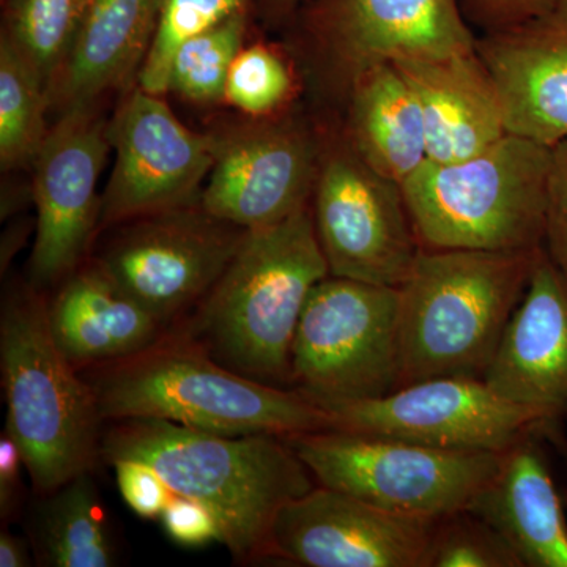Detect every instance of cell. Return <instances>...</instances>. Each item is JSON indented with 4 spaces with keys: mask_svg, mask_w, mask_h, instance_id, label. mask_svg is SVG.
<instances>
[{
    "mask_svg": "<svg viewBox=\"0 0 567 567\" xmlns=\"http://www.w3.org/2000/svg\"><path fill=\"white\" fill-rule=\"evenodd\" d=\"M92 473H82L58 491L41 495L32 518L33 546L41 565H115L106 513Z\"/></svg>",
    "mask_w": 567,
    "mask_h": 567,
    "instance_id": "obj_24",
    "label": "cell"
},
{
    "mask_svg": "<svg viewBox=\"0 0 567 567\" xmlns=\"http://www.w3.org/2000/svg\"><path fill=\"white\" fill-rule=\"evenodd\" d=\"M286 440L319 486L393 513L436 520L466 511L502 457L339 429Z\"/></svg>",
    "mask_w": 567,
    "mask_h": 567,
    "instance_id": "obj_9",
    "label": "cell"
},
{
    "mask_svg": "<svg viewBox=\"0 0 567 567\" xmlns=\"http://www.w3.org/2000/svg\"><path fill=\"white\" fill-rule=\"evenodd\" d=\"M112 466L126 505L142 518H162L175 495L163 477L151 466L137 461H118Z\"/></svg>",
    "mask_w": 567,
    "mask_h": 567,
    "instance_id": "obj_32",
    "label": "cell"
},
{
    "mask_svg": "<svg viewBox=\"0 0 567 567\" xmlns=\"http://www.w3.org/2000/svg\"><path fill=\"white\" fill-rule=\"evenodd\" d=\"M123 224L95 264L164 324L207 297L246 233L200 204Z\"/></svg>",
    "mask_w": 567,
    "mask_h": 567,
    "instance_id": "obj_13",
    "label": "cell"
},
{
    "mask_svg": "<svg viewBox=\"0 0 567 567\" xmlns=\"http://www.w3.org/2000/svg\"><path fill=\"white\" fill-rule=\"evenodd\" d=\"M32 565L28 544L21 537L2 532L0 535V566L28 567Z\"/></svg>",
    "mask_w": 567,
    "mask_h": 567,
    "instance_id": "obj_36",
    "label": "cell"
},
{
    "mask_svg": "<svg viewBox=\"0 0 567 567\" xmlns=\"http://www.w3.org/2000/svg\"><path fill=\"white\" fill-rule=\"evenodd\" d=\"M297 66L270 44L241 48L227 74L224 102L251 118L275 117L292 110L298 93Z\"/></svg>",
    "mask_w": 567,
    "mask_h": 567,
    "instance_id": "obj_27",
    "label": "cell"
},
{
    "mask_svg": "<svg viewBox=\"0 0 567 567\" xmlns=\"http://www.w3.org/2000/svg\"><path fill=\"white\" fill-rule=\"evenodd\" d=\"M0 365L7 425L37 494L47 495L102 461L99 404L61 352L48 306L32 292L7 298L0 316Z\"/></svg>",
    "mask_w": 567,
    "mask_h": 567,
    "instance_id": "obj_5",
    "label": "cell"
},
{
    "mask_svg": "<svg viewBox=\"0 0 567 567\" xmlns=\"http://www.w3.org/2000/svg\"><path fill=\"white\" fill-rule=\"evenodd\" d=\"M439 520L319 486L279 511L268 558L308 567H427Z\"/></svg>",
    "mask_w": 567,
    "mask_h": 567,
    "instance_id": "obj_16",
    "label": "cell"
},
{
    "mask_svg": "<svg viewBox=\"0 0 567 567\" xmlns=\"http://www.w3.org/2000/svg\"><path fill=\"white\" fill-rule=\"evenodd\" d=\"M22 2H24V0H9L10 13L20 9Z\"/></svg>",
    "mask_w": 567,
    "mask_h": 567,
    "instance_id": "obj_38",
    "label": "cell"
},
{
    "mask_svg": "<svg viewBox=\"0 0 567 567\" xmlns=\"http://www.w3.org/2000/svg\"><path fill=\"white\" fill-rule=\"evenodd\" d=\"M265 3H267L268 13L275 20H287V18L293 17L301 0H265Z\"/></svg>",
    "mask_w": 567,
    "mask_h": 567,
    "instance_id": "obj_37",
    "label": "cell"
},
{
    "mask_svg": "<svg viewBox=\"0 0 567 567\" xmlns=\"http://www.w3.org/2000/svg\"><path fill=\"white\" fill-rule=\"evenodd\" d=\"M544 249L567 281V140L551 147Z\"/></svg>",
    "mask_w": 567,
    "mask_h": 567,
    "instance_id": "obj_31",
    "label": "cell"
},
{
    "mask_svg": "<svg viewBox=\"0 0 567 567\" xmlns=\"http://www.w3.org/2000/svg\"><path fill=\"white\" fill-rule=\"evenodd\" d=\"M393 63L420 102L429 162L470 158L507 134L498 93L476 47L443 58Z\"/></svg>",
    "mask_w": 567,
    "mask_h": 567,
    "instance_id": "obj_19",
    "label": "cell"
},
{
    "mask_svg": "<svg viewBox=\"0 0 567 567\" xmlns=\"http://www.w3.org/2000/svg\"><path fill=\"white\" fill-rule=\"evenodd\" d=\"M427 567H524L516 551L468 511L440 518Z\"/></svg>",
    "mask_w": 567,
    "mask_h": 567,
    "instance_id": "obj_30",
    "label": "cell"
},
{
    "mask_svg": "<svg viewBox=\"0 0 567 567\" xmlns=\"http://www.w3.org/2000/svg\"><path fill=\"white\" fill-rule=\"evenodd\" d=\"M245 32L241 13L186 40L171 62L167 92L203 106L224 102L227 74L244 48Z\"/></svg>",
    "mask_w": 567,
    "mask_h": 567,
    "instance_id": "obj_26",
    "label": "cell"
},
{
    "mask_svg": "<svg viewBox=\"0 0 567 567\" xmlns=\"http://www.w3.org/2000/svg\"><path fill=\"white\" fill-rule=\"evenodd\" d=\"M338 121L354 152L391 181L404 183L429 162L420 102L394 63L354 84Z\"/></svg>",
    "mask_w": 567,
    "mask_h": 567,
    "instance_id": "obj_23",
    "label": "cell"
},
{
    "mask_svg": "<svg viewBox=\"0 0 567 567\" xmlns=\"http://www.w3.org/2000/svg\"><path fill=\"white\" fill-rule=\"evenodd\" d=\"M305 81L338 118L358 81L401 59L475 50L461 0H306L295 11Z\"/></svg>",
    "mask_w": 567,
    "mask_h": 567,
    "instance_id": "obj_7",
    "label": "cell"
},
{
    "mask_svg": "<svg viewBox=\"0 0 567 567\" xmlns=\"http://www.w3.org/2000/svg\"><path fill=\"white\" fill-rule=\"evenodd\" d=\"M483 380L507 401L567 416V281L544 248Z\"/></svg>",
    "mask_w": 567,
    "mask_h": 567,
    "instance_id": "obj_18",
    "label": "cell"
},
{
    "mask_svg": "<svg viewBox=\"0 0 567 567\" xmlns=\"http://www.w3.org/2000/svg\"><path fill=\"white\" fill-rule=\"evenodd\" d=\"M48 316L55 344L78 371L148 349L166 327L96 264L66 278Z\"/></svg>",
    "mask_w": 567,
    "mask_h": 567,
    "instance_id": "obj_22",
    "label": "cell"
},
{
    "mask_svg": "<svg viewBox=\"0 0 567 567\" xmlns=\"http://www.w3.org/2000/svg\"><path fill=\"white\" fill-rule=\"evenodd\" d=\"M162 0H91L76 40L48 85L50 106L93 107L140 74L158 25Z\"/></svg>",
    "mask_w": 567,
    "mask_h": 567,
    "instance_id": "obj_21",
    "label": "cell"
},
{
    "mask_svg": "<svg viewBox=\"0 0 567 567\" xmlns=\"http://www.w3.org/2000/svg\"><path fill=\"white\" fill-rule=\"evenodd\" d=\"M249 0H162L151 51L137 74L140 87L167 93L171 62L186 40L221 22L246 13Z\"/></svg>",
    "mask_w": 567,
    "mask_h": 567,
    "instance_id": "obj_29",
    "label": "cell"
},
{
    "mask_svg": "<svg viewBox=\"0 0 567 567\" xmlns=\"http://www.w3.org/2000/svg\"><path fill=\"white\" fill-rule=\"evenodd\" d=\"M48 84L9 33L0 43V163H33L47 140Z\"/></svg>",
    "mask_w": 567,
    "mask_h": 567,
    "instance_id": "obj_25",
    "label": "cell"
},
{
    "mask_svg": "<svg viewBox=\"0 0 567 567\" xmlns=\"http://www.w3.org/2000/svg\"><path fill=\"white\" fill-rule=\"evenodd\" d=\"M85 371L104 423L155 417L219 435L282 439L333 429L330 413L300 391L238 374L189 339L163 338Z\"/></svg>",
    "mask_w": 567,
    "mask_h": 567,
    "instance_id": "obj_2",
    "label": "cell"
},
{
    "mask_svg": "<svg viewBox=\"0 0 567 567\" xmlns=\"http://www.w3.org/2000/svg\"><path fill=\"white\" fill-rule=\"evenodd\" d=\"M322 121L311 210L330 275L401 287L421 251L402 183L372 169L338 118Z\"/></svg>",
    "mask_w": 567,
    "mask_h": 567,
    "instance_id": "obj_10",
    "label": "cell"
},
{
    "mask_svg": "<svg viewBox=\"0 0 567 567\" xmlns=\"http://www.w3.org/2000/svg\"><path fill=\"white\" fill-rule=\"evenodd\" d=\"M107 125L93 107L63 112L33 159L37 237L33 287L43 289L76 271L102 216L96 193L111 151Z\"/></svg>",
    "mask_w": 567,
    "mask_h": 567,
    "instance_id": "obj_15",
    "label": "cell"
},
{
    "mask_svg": "<svg viewBox=\"0 0 567 567\" xmlns=\"http://www.w3.org/2000/svg\"><path fill=\"white\" fill-rule=\"evenodd\" d=\"M558 0H461L466 21L481 32L513 28L546 13Z\"/></svg>",
    "mask_w": 567,
    "mask_h": 567,
    "instance_id": "obj_34",
    "label": "cell"
},
{
    "mask_svg": "<svg viewBox=\"0 0 567 567\" xmlns=\"http://www.w3.org/2000/svg\"><path fill=\"white\" fill-rule=\"evenodd\" d=\"M110 424L102 435V461L142 462L174 494L200 503L238 561L268 558L279 511L317 484L282 436L219 435L155 417Z\"/></svg>",
    "mask_w": 567,
    "mask_h": 567,
    "instance_id": "obj_1",
    "label": "cell"
},
{
    "mask_svg": "<svg viewBox=\"0 0 567 567\" xmlns=\"http://www.w3.org/2000/svg\"><path fill=\"white\" fill-rule=\"evenodd\" d=\"M539 434L502 453L494 475L466 511L494 528L522 566L567 567L565 511L546 454L537 445Z\"/></svg>",
    "mask_w": 567,
    "mask_h": 567,
    "instance_id": "obj_20",
    "label": "cell"
},
{
    "mask_svg": "<svg viewBox=\"0 0 567 567\" xmlns=\"http://www.w3.org/2000/svg\"><path fill=\"white\" fill-rule=\"evenodd\" d=\"M115 152L102 197V227L192 207L215 155L212 134L178 121L162 95L134 89L107 125Z\"/></svg>",
    "mask_w": 567,
    "mask_h": 567,
    "instance_id": "obj_14",
    "label": "cell"
},
{
    "mask_svg": "<svg viewBox=\"0 0 567 567\" xmlns=\"http://www.w3.org/2000/svg\"><path fill=\"white\" fill-rule=\"evenodd\" d=\"M543 248H421L412 271L399 287V388L434 377L483 379Z\"/></svg>",
    "mask_w": 567,
    "mask_h": 567,
    "instance_id": "obj_4",
    "label": "cell"
},
{
    "mask_svg": "<svg viewBox=\"0 0 567 567\" xmlns=\"http://www.w3.org/2000/svg\"><path fill=\"white\" fill-rule=\"evenodd\" d=\"M551 156V147L507 133L470 158L423 164L402 183L421 248H543Z\"/></svg>",
    "mask_w": 567,
    "mask_h": 567,
    "instance_id": "obj_6",
    "label": "cell"
},
{
    "mask_svg": "<svg viewBox=\"0 0 567 567\" xmlns=\"http://www.w3.org/2000/svg\"><path fill=\"white\" fill-rule=\"evenodd\" d=\"M507 133L547 147L567 140V0L532 20L476 37Z\"/></svg>",
    "mask_w": 567,
    "mask_h": 567,
    "instance_id": "obj_17",
    "label": "cell"
},
{
    "mask_svg": "<svg viewBox=\"0 0 567 567\" xmlns=\"http://www.w3.org/2000/svg\"><path fill=\"white\" fill-rule=\"evenodd\" d=\"M399 385V287L327 276L298 322L290 388L328 409L383 398Z\"/></svg>",
    "mask_w": 567,
    "mask_h": 567,
    "instance_id": "obj_8",
    "label": "cell"
},
{
    "mask_svg": "<svg viewBox=\"0 0 567 567\" xmlns=\"http://www.w3.org/2000/svg\"><path fill=\"white\" fill-rule=\"evenodd\" d=\"M330 276L311 205L246 230L200 301L196 342L215 360L265 385L290 388V358L309 293Z\"/></svg>",
    "mask_w": 567,
    "mask_h": 567,
    "instance_id": "obj_3",
    "label": "cell"
},
{
    "mask_svg": "<svg viewBox=\"0 0 567 567\" xmlns=\"http://www.w3.org/2000/svg\"><path fill=\"white\" fill-rule=\"evenodd\" d=\"M91 0H24L9 35L50 85L76 40Z\"/></svg>",
    "mask_w": 567,
    "mask_h": 567,
    "instance_id": "obj_28",
    "label": "cell"
},
{
    "mask_svg": "<svg viewBox=\"0 0 567 567\" xmlns=\"http://www.w3.org/2000/svg\"><path fill=\"white\" fill-rule=\"evenodd\" d=\"M215 162L200 207L245 230L311 205L323 147V121L292 110L212 133Z\"/></svg>",
    "mask_w": 567,
    "mask_h": 567,
    "instance_id": "obj_11",
    "label": "cell"
},
{
    "mask_svg": "<svg viewBox=\"0 0 567 567\" xmlns=\"http://www.w3.org/2000/svg\"><path fill=\"white\" fill-rule=\"evenodd\" d=\"M167 536L183 547L199 548L221 543V533L212 514L200 503L186 496L174 495L162 516Z\"/></svg>",
    "mask_w": 567,
    "mask_h": 567,
    "instance_id": "obj_33",
    "label": "cell"
},
{
    "mask_svg": "<svg viewBox=\"0 0 567 567\" xmlns=\"http://www.w3.org/2000/svg\"><path fill=\"white\" fill-rule=\"evenodd\" d=\"M333 429L439 450L502 454L557 423L496 394L476 377H434L369 401L328 406Z\"/></svg>",
    "mask_w": 567,
    "mask_h": 567,
    "instance_id": "obj_12",
    "label": "cell"
},
{
    "mask_svg": "<svg viewBox=\"0 0 567 567\" xmlns=\"http://www.w3.org/2000/svg\"><path fill=\"white\" fill-rule=\"evenodd\" d=\"M22 466L25 468L20 447L9 432H3L0 436V514L3 520L10 518L18 505Z\"/></svg>",
    "mask_w": 567,
    "mask_h": 567,
    "instance_id": "obj_35",
    "label": "cell"
}]
</instances>
